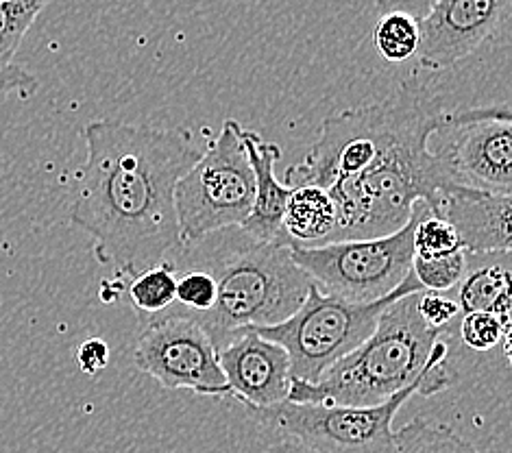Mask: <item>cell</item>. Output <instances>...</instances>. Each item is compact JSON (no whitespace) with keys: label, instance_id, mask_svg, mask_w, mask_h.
Wrapping results in <instances>:
<instances>
[{"label":"cell","instance_id":"obj_12","mask_svg":"<svg viewBox=\"0 0 512 453\" xmlns=\"http://www.w3.org/2000/svg\"><path fill=\"white\" fill-rule=\"evenodd\" d=\"M512 0H434L419 20V66L447 70L478 53L495 38L510 14Z\"/></svg>","mask_w":512,"mask_h":453},{"label":"cell","instance_id":"obj_18","mask_svg":"<svg viewBox=\"0 0 512 453\" xmlns=\"http://www.w3.org/2000/svg\"><path fill=\"white\" fill-rule=\"evenodd\" d=\"M125 295L131 308L138 312L140 321L173 308L177 297V264L162 260L160 264L144 268L131 277Z\"/></svg>","mask_w":512,"mask_h":453},{"label":"cell","instance_id":"obj_7","mask_svg":"<svg viewBox=\"0 0 512 453\" xmlns=\"http://www.w3.org/2000/svg\"><path fill=\"white\" fill-rule=\"evenodd\" d=\"M238 129V120H225L210 149L177 181L175 207L181 244L240 227L251 214L255 179Z\"/></svg>","mask_w":512,"mask_h":453},{"label":"cell","instance_id":"obj_5","mask_svg":"<svg viewBox=\"0 0 512 453\" xmlns=\"http://www.w3.org/2000/svg\"><path fill=\"white\" fill-rule=\"evenodd\" d=\"M432 133H414L362 173L327 188L338 210L327 242L393 234L408 223L414 203H432L436 190L449 183L428 146Z\"/></svg>","mask_w":512,"mask_h":453},{"label":"cell","instance_id":"obj_26","mask_svg":"<svg viewBox=\"0 0 512 453\" xmlns=\"http://www.w3.org/2000/svg\"><path fill=\"white\" fill-rule=\"evenodd\" d=\"M417 308L425 323L436 329H443V332H447L451 325H456L462 314L456 297H449L447 292L434 290H419Z\"/></svg>","mask_w":512,"mask_h":453},{"label":"cell","instance_id":"obj_28","mask_svg":"<svg viewBox=\"0 0 512 453\" xmlns=\"http://www.w3.org/2000/svg\"><path fill=\"white\" fill-rule=\"evenodd\" d=\"M77 364L83 373L96 375L107 369L109 358H112V351H109V345L101 338H90L81 342L77 347Z\"/></svg>","mask_w":512,"mask_h":453},{"label":"cell","instance_id":"obj_6","mask_svg":"<svg viewBox=\"0 0 512 453\" xmlns=\"http://www.w3.org/2000/svg\"><path fill=\"white\" fill-rule=\"evenodd\" d=\"M419 290V281L410 271V275L384 299L353 303L323 292L310 281L306 301L299 305L295 314L277 325L253 329L288 351L292 377L301 382H316L329 366L343 360L371 336L390 303Z\"/></svg>","mask_w":512,"mask_h":453},{"label":"cell","instance_id":"obj_23","mask_svg":"<svg viewBox=\"0 0 512 453\" xmlns=\"http://www.w3.org/2000/svg\"><path fill=\"white\" fill-rule=\"evenodd\" d=\"M414 212H417V223L412 231L414 255H443L462 249L456 229L443 216L434 214L428 203L417 201Z\"/></svg>","mask_w":512,"mask_h":453},{"label":"cell","instance_id":"obj_29","mask_svg":"<svg viewBox=\"0 0 512 453\" xmlns=\"http://www.w3.org/2000/svg\"><path fill=\"white\" fill-rule=\"evenodd\" d=\"M432 5L434 0H375V7L380 14H386V11H404V14H410L417 20L428 14Z\"/></svg>","mask_w":512,"mask_h":453},{"label":"cell","instance_id":"obj_16","mask_svg":"<svg viewBox=\"0 0 512 453\" xmlns=\"http://www.w3.org/2000/svg\"><path fill=\"white\" fill-rule=\"evenodd\" d=\"M332 192L321 186H292L282 218V236L301 247L325 244L336 227Z\"/></svg>","mask_w":512,"mask_h":453},{"label":"cell","instance_id":"obj_20","mask_svg":"<svg viewBox=\"0 0 512 453\" xmlns=\"http://www.w3.org/2000/svg\"><path fill=\"white\" fill-rule=\"evenodd\" d=\"M419 20L404 11H386L380 14L373 29V44L384 59L401 64L417 55L419 48Z\"/></svg>","mask_w":512,"mask_h":453},{"label":"cell","instance_id":"obj_2","mask_svg":"<svg viewBox=\"0 0 512 453\" xmlns=\"http://www.w3.org/2000/svg\"><path fill=\"white\" fill-rule=\"evenodd\" d=\"M417 299L419 292H410L390 303L371 336L316 382L292 377L288 401L377 406L404 388H417L423 397L447 390L445 332L423 321Z\"/></svg>","mask_w":512,"mask_h":453},{"label":"cell","instance_id":"obj_11","mask_svg":"<svg viewBox=\"0 0 512 453\" xmlns=\"http://www.w3.org/2000/svg\"><path fill=\"white\" fill-rule=\"evenodd\" d=\"M133 362L164 388L212 399L231 397L212 336L197 318L175 308L142 321Z\"/></svg>","mask_w":512,"mask_h":453},{"label":"cell","instance_id":"obj_4","mask_svg":"<svg viewBox=\"0 0 512 453\" xmlns=\"http://www.w3.org/2000/svg\"><path fill=\"white\" fill-rule=\"evenodd\" d=\"M443 112L423 85H404L386 101L334 112L323 120L319 140L301 162L286 170V186L332 188L362 173L414 133L434 131Z\"/></svg>","mask_w":512,"mask_h":453},{"label":"cell","instance_id":"obj_19","mask_svg":"<svg viewBox=\"0 0 512 453\" xmlns=\"http://www.w3.org/2000/svg\"><path fill=\"white\" fill-rule=\"evenodd\" d=\"M386 453H480L451 427L425 419H412L393 436Z\"/></svg>","mask_w":512,"mask_h":453},{"label":"cell","instance_id":"obj_22","mask_svg":"<svg viewBox=\"0 0 512 453\" xmlns=\"http://www.w3.org/2000/svg\"><path fill=\"white\" fill-rule=\"evenodd\" d=\"M51 0H0V61H14V55Z\"/></svg>","mask_w":512,"mask_h":453},{"label":"cell","instance_id":"obj_17","mask_svg":"<svg viewBox=\"0 0 512 453\" xmlns=\"http://www.w3.org/2000/svg\"><path fill=\"white\" fill-rule=\"evenodd\" d=\"M484 262L469 266L458 284L456 301L460 312H493L510 316V271L508 253H484Z\"/></svg>","mask_w":512,"mask_h":453},{"label":"cell","instance_id":"obj_24","mask_svg":"<svg viewBox=\"0 0 512 453\" xmlns=\"http://www.w3.org/2000/svg\"><path fill=\"white\" fill-rule=\"evenodd\" d=\"M460 340L473 351H491L504 345V353H510V316L493 312H467L458 318Z\"/></svg>","mask_w":512,"mask_h":453},{"label":"cell","instance_id":"obj_1","mask_svg":"<svg viewBox=\"0 0 512 453\" xmlns=\"http://www.w3.org/2000/svg\"><path fill=\"white\" fill-rule=\"evenodd\" d=\"M83 140L70 223L96 260L131 279L181 247L175 186L201 153L177 133L112 120L88 122Z\"/></svg>","mask_w":512,"mask_h":453},{"label":"cell","instance_id":"obj_27","mask_svg":"<svg viewBox=\"0 0 512 453\" xmlns=\"http://www.w3.org/2000/svg\"><path fill=\"white\" fill-rule=\"evenodd\" d=\"M40 81L14 61H0V103L9 99H31Z\"/></svg>","mask_w":512,"mask_h":453},{"label":"cell","instance_id":"obj_14","mask_svg":"<svg viewBox=\"0 0 512 453\" xmlns=\"http://www.w3.org/2000/svg\"><path fill=\"white\" fill-rule=\"evenodd\" d=\"M428 205L456 229L460 247L469 255L510 253V194L445 183Z\"/></svg>","mask_w":512,"mask_h":453},{"label":"cell","instance_id":"obj_31","mask_svg":"<svg viewBox=\"0 0 512 453\" xmlns=\"http://www.w3.org/2000/svg\"><path fill=\"white\" fill-rule=\"evenodd\" d=\"M127 286H123V279L116 277V279H107L103 281V288H101V299L105 303H114L118 301V297L125 295Z\"/></svg>","mask_w":512,"mask_h":453},{"label":"cell","instance_id":"obj_9","mask_svg":"<svg viewBox=\"0 0 512 453\" xmlns=\"http://www.w3.org/2000/svg\"><path fill=\"white\" fill-rule=\"evenodd\" d=\"M417 388H404L377 406L282 401L251 408V416L273 430L295 438L316 453H386L393 445V423Z\"/></svg>","mask_w":512,"mask_h":453},{"label":"cell","instance_id":"obj_8","mask_svg":"<svg viewBox=\"0 0 512 453\" xmlns=\"http://www.w3.org/2000/svg\"><path fill=\"white\" fill-rule=\"evenodd\" d=\"M417 212L393 234L338 240L316 247L290 244L292 260L316 286L353 303H371L390 295L412 271V231Z\"/></svg>","mask_w":512,"mask_h":453},{"label":"cell","instance_id":"obj_15","mask_svg":"<svg viewBox=\"0 0 512 453\" xmlns=\"http://www.w3.org/2000/svg\"><path fill=\"white\" fill-rule=\"evenodd\" d=\"M238 136L242 146H245V153L255 179V197L251 214L240 227L245 229L249 236L258 240L282 238V218L292 190L284 181H279L275 173V164L279 162V157H282V149H279V144L264 140L260 133H255L251 129L240 127Z\"/></svg>","mask_w":512,"mask_h":453},{"label":"cell","instance_id":"obj_13","mask_svg":"<svg viewBox=\"0 0 512 453\" xmlns=\"http://www.w3.org/2000/svg\"><path fill=\"white\" fill-rule=\"evenodd\" d=\"M218 362L234 399L251 408H268L288 399L292 371L288 351L253 327L238 329L218 349Z\"/></svg>","mask_w":512,"mask_h":453},{"label":"cell","instance_id":"obj_3","mask_svg":"<svg viewBox=\"0 0 512 453\" xmlns=\"http://www.w3.org/2000/svg\"><path fill=\"white\" fill-rule=\"evenodd\" d=\"M212 244L199 266L216 279V301L210 312L194 316L212 336L216 349L238 329L277 325L306 301L310 277L292 260L290 244L258 240L242 227L205 236Z\"/></svg>","mask_w":512,"mask_h":453},{"label":"cell","instance_id":"obj_10","mask_svg":"<svg viewBox=\"0 0 512 453\" xmlns=\"http://www.w3.org/2000/svg\"><path fill=\"white\" fill-rule=\"evenodd\" d=\"M428 146L449 183L512 192V116L506 103L443 112Z\"/></svg>","mask_w":512,"mask_h":453},{"label":"cell","instance_id":"obj_21","mask_svg":"<svg viewBox=\"0 0 512 453\" xmlns=\"http://www.w3.org/2000/svg\"><path fill=\"white\" fill-rule=\"evenodd\" d=\"M469 264V253L465 249L443 253V255H414L412 275L419 281L421 290L449 292L465 277Z\"/></svg>","mask_w":512,"mask_h":453},{"label":"cell","instance_id":"obj_25","mask_svg":"<svg viewBox=\"0 0 512 453\" xmlns=\"http://www.w3.org/2000/svg\"><path fill=\"white\" fill-rule=\"evenodd\" d=\"M216 279L205 266L194 264L188 271L177 268V297L175 303L190 316H201L214 308Z\"/></svg>","mask_w":512,"mask_h":453},{"label":"cell","instance_id":"obj_30","mask_svg":"<svg viewBox=\"0 0 512 453\" xmlns=\"http://www.w3.org/2000/svg\"><path fill=\"white\" fill-rule=\"evenodd\" d=\"M260 453H316V451L299 443V440H295V438H286V440H282V443L262 449Z\"/></svg>","mask_w":512,"mask_h":453}]
</instances>
